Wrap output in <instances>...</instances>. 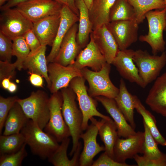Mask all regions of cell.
Here are the masks:
<instances>
[{
	"label": "cell",
	"instance_id": "cell-10",
	"mask_svg": "<svg viewBox=\"0 0 166 166\" xmlns=\"http://www.w3.org/2000/svg\"><path fill=\"white\" fill-rule=\"evenodd\" d=\"M62 5L54 0H29L15 8L33 23L60 13Z\"/></svg>",
	"mask_w": 166,
	"mask_h": 166
},
{
	"label": "cell",
	"instance_id": "cell-23",
	"mask_svg": "<svg viewBox=\"0 0 166 166\" xmlns=\"http://www.w3.org/2000/svg\"><path fill=\"white\" fill-rule=\"evenodd\" d=\"M46 46L41 45L36 50L30 51L23 63L22 69L27 70L28 73L41 75L45 79L49 89L51 83L49 77L48 62L45 56Z\"/></svg>",
	"mask_w": 166,
	"mask_h": 166
},
{
	"label": "cell",
	"instance_id": "cell-20",
	"mask_svg": "<svg viewBox=\"0 0 166 166\" xmlns=\"http://www.w3.org/2000/svg\"><path fill=\"white\" fill-rule=\"evenodd\" d=\"M95 98L101 104L113 119L119 137L126 138L136 133L135 129L127 121L114 99L103 96H97Z\"/></svg>",
	"mask_w": 166,
	"mask_h": 166
},
{
	"label": "cell",
	"instance_id": "cell-35",
	"mask_svg": "<svg viewBox=\"0 0 166 166\" xmlns=\"http://www.w3.org/2000/svg\"><path fill=\"white\" fill-rule=\"evenodd\" d=\"M144 131V139L142 154L146 158L150 159L160 157L163 152L159 149L158 144L151 134L145 123L143 121Z\"/></svg>",
	"mask_w": 166,
	"mask_h": 166
},
{
	"label": "cell",
	"instance_id": "cell-46",
	"mask_svg": "<svg viewBox=\"0 0 166 166\" xmlns=\"http://www.w3.org/2000/svg\"><path fill=\"white\" fill-rule=\"evenodd\" d=\"M10 77L5 78L0 82L1 86L5 89L7 90L11 82Z\"/></svg>",
	"mask_w": 166,
	"mask_h": 166
},
{
	"label": "cell",
	"instance_id": "cell-26",
	"mask_svg": "<svg viewBox=\"0 0 166 166\" xmlns=\"http://www.w3.org/2000/svg\"><path fill=\"white\" fill-rule=\"evenodd\" d=\"M116 0H93L91 9L89 10L93 31L109 22L110 9Z\"/></svg>",
	"mask_w": 166,
	"mask_h": 166
},
{
	"label": "cell",
	"instance_id": "cell-5",
	"mask_svg": "<svg viewBox=\"0 0 166 166\" xmlns=\"http://www.w3.org/2000/svg\"><path fill=\"white\" fill-rule=\"evenodd\" d=\"M165 8L151 10L145 14L148 24V31L147 34L139 37L141 42L148 43L151 47L153 54L164 51L165 42L163 38V31L166 25Z\"/></svg>",
	"mask_w": 166,
	"mask_h": 166
},
{
	"label": "cell",
	"instance_id": "cell-51",
	"mask_svg": "<svg viewBox=\"0 0 166 166\" xmlns=\"http://www.w3.org/2000/svg\"><path fill=\"white\" fill-rule=\"evenodd\" d=\"M164 31H166V25L165 28V30H164Z\"/></svg>",
	"mask_w": 166,
	"mask_h": 166
},
{
	"label": "cell",
	"instance_id": "cell-21",
	"mask_svg": "<svg viewBox=\"0 0 166 166\" xmlns=\"http://www.w3.org/2000/svg\"><path fill=\"white\" fill-rule=\"evenodd\" d=\"M145 103L152 111L166 117V72L155 80Z\"/></svg>",
	"mask_w": 166,
	"mask_h": 166
},
{
	"label": "cell",
	"instance_id": "cell-14",
	"mask_svg": "<svg viewBox=\"0 0 166 166\" xmlns=\"http://www.w3.org/2000/svg\"><path fill=\"white\" fill-rule=\"evenodd\" d=\"M144 139V132L140 131L124 139L119 137L114 147V160L125 163L127 159L133 158L138 153L142 154Z\"/></svg>",
	"mask_w": 166,
	"mask_h": 166
},
{
	"label": "cell",
	"instance_id": "cell-31",
	"mask_svg": "<svg viewBox=\"0 0 166 166\" xmlns=\"http://www.w3.org/2000/svg\"><path fill=\"white\" fill-rule=\"evenodd\" d=\"M133 7L135 19L139 24L145 18L146 14L152 10H161L165 8L163 0H127Z\"/></svg>",
	"mask_w": 166,
	"mask_h": 166
},
{
	"label": "cell",
	"instance_id": "cell-47",
	"mask_svg": "<svg viewBox=\"0 0 166 166\" xmlns=\"http://www.w3.org/2000/svg\"><path fill=\"white\" fill-rule=\"evenodd\" d=\"M17 89V85L15 83L11 82L7 90L9 92L13 93L16 91Z\"/></svg>",
	"mask_w": 166,
	"mask_h": 166
},
{
	"label": "cell",
	"instance_id": "cell-28",
	"mask_svg": "<svg viewBox=\"0 0 166 166\" xmlns=\"http://www.w3.org/2000/svg\"><path fill=\"white\" fill-rule=\"evenodd\" d=\"M30 119L27 117L20 104L15 103L6 118L3 135L20 133Z\"/></svg>",
	"mask_w": 166,
	"mask_h": 166
},
{
	"label": "cell",
	"instance_id": "cell-50",
	"mask_svg": "<svg viewBox=\"0 0 166 166\" xmlns=\"http://www.w3.org/2000/svg\"><path fill=\"white\" fill-rule=\"evenodd\" d=\"M163 1H164L165 4V8H166V0H163Z\"/></svg>",
	"mask_w": 166,
	"mask_h": 166
},
{
	"label": "cell",
	"instance_id": "cell-12",
	"mask_svg": "<svg viewBox=\"0 0 166 166\" xmlns=\"http://www.w3.org/2000/svg\"><path fill=\"white\" fill-rule=\"evenodd\" d=\"M138 25L135 19L110 22L106 24L120 50L127 49L137 41Z\"/></svg>",
	"mask_w": 166,
	"mask_h": 166
},
{
	"label": "cell",
	"instance_id": "cell-43",
	"mask_svg": "<svg viewBox=\"0 0 166 166\" xmlns=\"http://www.w3.org/2000/svg\"><path fill=\"white\" fill-rule=\"evenodd\" d=\"M30 75L29 81L33 86L40 87H43V77L41 75L34 73H29Z\"/></svg>",
	"mask_w": 166,
	"mask_h": 166
},
{
	"label": "cell",
	"instance_id": "cell-41",
	"mask_svg": "<svg viewBox=\"0 0 166 166\" xmlns=\"http://www.w3.org/2000/svg\"><path fill=\"white\" fill-rule=\"evenodd\" d=\"M17 69L14 63L7 61H0V82L4 79L10 77L14 78Z\"/></svg>",
	"mask_w": 166,
	"mask_h": 166
},
{
	"label": "cell",
	"instance_id": "cell-16",
	"mask_svg": "<svg viewBox=\"0 0 166 166\" xmlns=\"http://www.w3.org/2000/svg\"><path fill=\"white\" fill-rule=\"evenodd\" d=\"M90 38L89 42L80 51L73 64L79 69L88 67L92 70L97 71L107 62L90 34Z\"/></svg>",
	"mask_w": 166,
	"mask_h": 166
},
{
	"label": "cell",
	"instance_id": "cell-13",
	"mask_svg": "<svg viewBox=\"0 0 166 166\" xmlns=\"http://www.w3.org/2000/svg\"><path fill=\"white\" fill-rule=\"evenodd\" d=\"M48 71L51 83L49 89L52 93L68 87L74 77H82L80 69L73 64L65 66L55 62H50L48 65Z\"/></svg>",
	"mask_w": 166,
	"mask_h": 166
},
{
	"label": "cell",
	"instance_id": "cell-27",
	"mask_svg": "<svg viewBox=\"0 0 166 166\" xmlns=\"http://www.w3.org/2000/svg\"><path fill=\"white\" fill-rule=\"evenodd\" d=\"M70 139L68 137L63 140L56 150L48 159L49 162L55 166H79V159L82 145L80 142L78 147L69 160L67 155V151Z\"/></svg>",
	"mask_w": 166,
	"mask_h": 166
},
{
	"label": "cell",
	"instance_id": "cell-25",
	"mask_svg": "<svg viewBox=\"0 0 166 166\" xmlns=\"http://www.w3.org/2000/svg\"><path fill=\"white\" fill-rule=\"evenodd\" d=\"M114 99L127 121L135 129L136 125L134 119L135 105L134 95L129 92L123 78L120 80L119 93Z\"/></svg>",
	"mask_w": 166,
	"mask_h": 166
},
{
	"label": "cell",
	"instance_id": "cell-3",
	"mask_svg": "<svg viewBox=\"0 0 166 166\" xmlns=\"http://www.w3.org/2000/svg\"><path fill=\"white\" fill-rule=\"evenodd\" d=\"M111 64L106 62L100 70H91L87 67L80 69L82 76L88 82V93L91 97L103 96L114 99L119 92V88L111 81L109 77Z\"/></svg>",
	"mask_w": 166,
	"mask_h": 166
},
{
	"label": "cell",
	"instance_id": "cell-8",
	"mask_svg": "<svg viewBox=\"0 0 166 166\" xmlns=\"http://www.w3.org/2000/svg\"><path fill=\"white\" fill-rule=\"evenodd\" d=\"M63 100L61 92L52 93L49 99V117L45 131L54 137L58 142L71 136L62 112Z\"/></svg>",
	"mask_w": 166,
	"mask_h": 166
},
{
	"label": "cell",
	"instance_id": "cell-30",
	"mask_svg": "<svg viewBox=\"0 0 166 166\" xmlns=\"http://www.w3.org/2000/svg\"><path fill=\"white\" fill-rule=\"evenodd\" d=\"M135 109L143 118L151 134L158 144L166 146V140L159 132L156 124L155 117L147 110L142 103L138 97L134 95Z\"/></svg>",
	"mask_w": 166,
	"mask_h": 166
},
{
	"label": "cell",
	"instance_id": "cell-37",
	"mask_svg": "<svg viewBox=\"0 0 166 166\" xmlns=\"http://www.w3.org/2000/svg\"><path fill=\"white\" fill-rule=\"evenodd\" d=\"M17 96L5 98L0 96V133L2 134L6 118L12 107L19 99Z\"/></svg>",
	"mask_w": 166,
	"mask_h": 166
},
{
	"label": "cell",
	"instance_id": "cell-4",
	"mask_svg": "<svg viewBox=\"0 0 166 166\" xmlns=\"http://www.w3.org/2000/svg\"><path fill=\"white\" fill-rule=\"evenodd\" d=\"M49 99L45 92L38 90L32 92L27 98H19L17 102L27 117L43 130L49 119Z\"/></svg>",
	"mask_w": 166,
	"mask_h": 166
},
{
	"label": "cell",
	"instance_id": "cell-2",
	"mask_svg": "<svg viewBox=\"0 0 166 166\" xmlns=\"http://www.w3.org/2000/svg\"><path fill=\"white\" fill-rule=\"evenodd\" d=\"M61 92L63 100L62 113L72 138V147L69 153L72 156L78 147L82 133L83 115L76 101V95L72 89L68 86L61 89Z\"/></svg>",
	"mask_w": 166,
	"mask_h": 166
},
{
	"label": "cell",
	"instance_id": "cell-45",
	"mask_svg": "<svg viewBox=\"0 0 166 166\" xmlns=\"http://www.w3.org/2000/svg\"><path fill=\"white\" fill-rule=\"evenodd\" d=\"M29 0H9L5 4L0 7L1 11L16 7L18 5Z\"/></svg>",
	"mask_w": 166,
	"mask_h": 166
},
{
	"label": "cell",
	"instance_id": "cell-32",
	"mask_svg": "<svg viewBox=\"0 0 166 166\" xmlns=\"http://www.w3.org/2000/svg\"><path fill=\"white\" fill-rule=\"evenodd\" d=\"M109 19V22L135 19V14L127 0H116L110 9Z\"/></svg>",
	"mask_w": 166,
	"mask_h": 166
},
{
	"label": "cell",
	"instance_id": "cell-38",
	"mask_svg": "<svg viewBox=\"0 0 166 166\" xmlns=\"http://www.w3.org/2000/svg\"><path fill=\"white\" fill-rule=\"evenodd\" d=\"M12 56V40L0 32V60L11 62Z\"/></svg>",
	"mask_w": 166,
	"mask_h": 166
},
{
	"label": "cell",
	"instance_id": "cell-29",
	"mask_svg": "<svg viewBox=\"0 0 166 166\" xmlns=\"http://www.w3.org/2000/svg\"><path fill=\"white\" fill-rule=\"evenodd\" d=\"M98 131L101 139L103 142L105 152L114 160L113 149L114 145L119 137L117 128L113 120L102 118Z\"/></svg>",
	"mask_w": 166,
	"mask_h": 166
},
{
	"label": "cell",
	"instance_id": "cell-36",
	"mask_svg": "<svg viewBox=\"0 0 166 166\" xmlns=\"http://www.w3.org/2000/svg\"><path fill=\"white\" fill-rule=\"evenodd\" d=\"M24 144L21 149L16 152L9 154H1L0 166H20L28 154Z\"/></svg>",
	"mask_w": 166,
	"mask_h": 166
},
{
	"label": "cell",
	"instance_id": "cell-39",
	"mask_svg": "<svg viewBox=\"0 0 166 166\" xmlns=\"http://www.w3.org/2000/svg\"><path fill=\"white\" fill-rule=\"evenodd\" d=\"M133 158L138 166H166V154L163 153L156 159H148L138 154Z\"/></svg>",
	"mask_w": 166,
	"mask_h": 166
},
{
	"label": "cell",
	"instance_id": "cell-6",
	"mask_svg": "<svg viewBox=\"0 0 166 166\" xmlns=\"http://www.w3.org/2000/svg\"><path fill=\"white\" fill-rule=\"evenodd\" d=\"M162 53L159 56L140 49L134 51L133 61L145 86L155 80L166 65V52Z\"/></svg>",
	"mask_w": 166,
	"mask_h": 166
},
{
	"label": "cell",
	"instance_id": "cell-34",
	"mask_svg": "<svg viewBox=\"0 0 166 166\" xmlns=\"http://www.w3.org/2000/svg\"><path fill=\"white\" fill-rule=\"evenodd\" d=\"M12 41L13 56L17 58L14 63L16 69L20 71L22 69L23 63L30 50L23 36L16 37Z\"/></svg>",
	"mask_w": 166,
	"mask_h": 166
},
{
	"label": "cell",
	"instance_id": "cell-7",
	"mask_svg": "<svg viewBox=\"0 0 166 166\" xmlns=\"http://www.w3.org/2000/svg\"><path fill=\"white\" fill-rule=\"evenodd\" d=\"M86 80L82 77H77L73 78L70 82L69 87L75 93L78 101L79 108L83 115L82 128L85 130L89 126V120L96 116L105 119L110 118L99 112L97 109V102L96 100L88 93L85 85Z\"/></svg>",
	"mask_w": 166,
	"mask_h": 166
},
{
	"label": "cell",
	"instance_id": "cell-33",
	"mask_svg": "<svg viewBox=\"0 0 166 166\" xmlns=\"http://www.w3.org/2000/svg\"><path fill=\"white\" fill-rule=\"evenodd\" d=\"M25 143L24 136L21 132L0 136V154H9L19 150Z\"/></svg>",
	"mask_w": 166,
	"mask_h": 166
},
{
	"label": "cell",
	"instance_id": "cell-40",
	"mask_svg": "<svg viewBox=\"0 0 166 166\" xmlns=\"http://www.w3.org/2000/svg\"><path fill=\"white\" fill-rule=\"evenodd\" d=\"M126 163H121L116 161L110 157L105 152L102 153L99 158L93 161L92 166H131Z\"/></svg>",
	"mask_w": 166,
	"mask_h": 166
},
{
	"label": "cell",
	"instance_id": "cell-9",
	"mask_svg": "<svg viewBox=\"0 0 166 166\" xmlns=\"http://www.w3.org/2000/svg\"><path fill=\"white\" fill-rule=\"evenodd\" d=\"M1 11L0 32L12 40L32 29L33 23L15 8Z\"/></svg>",
	"mask_w": 166,
	"mask_h": 166
},
{
	"label": "cell",
	"instance_id": "cell-1",
	"mask_svg": "<svg viewBox=\"0 0 166 166\" xmlns=\"http://www.w3.org/2000/svg\"><path fill=\"white\" fill-rule=\"evenodd\" d=\"M20 132L33 154L42 160L48 159L60 145L54 137L43 131L30 119Z\"/></svg>",
	"mask_w": 166,
	"mask_h": 166
},
{
	"label": "cell",
	"instance_id": "cell-24",
	"mask_svg": "<svg viewBox=\"0 0 166 166\" xmlns=\"http://www.w3.org/2000/svg\"><path fill=\"white\" fill-rule=\"evenodd\" d=\"M76 4L79 12L76 39L79 47L82 50L89 42L93 27L89 18V9L85 2L83 0H76Z\"/></svg>",
	"mask_w": 166,
	"mask_h": 166
},
{
	"label": "cell",
	"instance_id": "cell-19",
	"mask_svg": "<svg viewBox=\"0 0 166 166\" xmlns=\"http://www.w3.org/2000/svg\"><path fill=\"white\" fill-rule=\"evenodd\" d=\"M106 62L111 64L120 50L113 36L104 24L93 30L90 34Z\"/></svg>",
	"mask_w": 166,
	"mask_h": 166
},
{
	"label": "cell",
	"instance_id": "cell-15",
	"mask_svg": "<svg viewBox=\"0 0 166 166\" xmlns=\"http://www.w3.org/2000/svg\"><path fill=\"white\" fill-rule=\"evenodd\" d=\"M134 51L126 49L119 50L112 64L120 75L130 82L135 83L142 88L145 86L133 60Z\"/></svg>",
	"mask_w": 166,
	"mask_h": 166
},
{
	"label": "cell",
	"instance_id": "cell-44",
	"mask_svg": "<svg viewBox=\"0 0 166 166\" xmlns=\"http://www.w3.org/2000/svg\"><path fill=\"white\" fill-rule=\"evenodd\" d=\"M62 5L68 7L74 13L79 16V11L76 4V0H54Z\"/></svg>",
	"mask_w": 166,
	"mask_h": 166
},
{
	"label": "cell",
	"instance_id": "cell-42",
	"mask_svg": "<svg viewBox=\"0 0 166 166\" xmlns=\"http://www.w3.org/2000/svg\"><path fill=\"white\" fill-rule=\"evenodd\" d=\"M30 51H34L41 45V43L32 29L27 30L23 36Z\"/></svg>",
	"mask_w": 166,
	"mask_h": 166
},
{
	"label": "cell",
	"instance_id": "cell-11",
	"mask_svg": "<svg viewBox=\"0 0 166 166\" xmlns=\"http://www.w3.org/2000/svg\"><path fill=\"white\" fill-rule=\"evenodd\" d=\"M91 124L89 125L80 138L82 139L84 145L79 159L80 166H91L94 157L101 152L105 151V147L100 146L97 142V137L101 121H98L93 117L90 120Z\"/></svg>",
	"mask_w": 166,
	"mask_h": 166
},
{
	"label": "cell",
	"instance_id": "cell-22",
	"mask_svg": "<svg viewBox=\"0 0 166 166\" xmlns=\"http://www.w3.org/2000/svg\"><path fill=\"white\" fill-rule=\"evenodd\" d=\"M61 19L60 14L50 16L33 23L32 29L41 45L52 46Z\"/></svg>",
	"mask_w": 166,
	"mask_h": 166
},
{
	"label": "cell",
	"instance_id": "cell-17",
	"mask_svg": "<svg viewBox=\"0 0 166 166\" xmlns=\"http://www.w3.org/2000/svg\"><path fill=\"white\" fill-rule=\"evenodd\" d=\"M78 29L77 23L69 29L61 43L58 53L53 62L64 66L73 64L81 50L77 41Z\"/></svg>",
	"mask_w": 166,
	"mask_h": 166
},
{
	"label": "cell",
	"instance_id": "cell-48",
	"mask_svg": "<svg viewBox=\"0 0 166 166\" xmlns=\"http://www.w3.org/2000/svg\"><path fill=\"white\" fill-rule=\"evenodd\" d=\"M87 6L89 10H90L92 5L93 0H83Z\"/></svg>",
	"mask_w": 166,
	"mask_h": 166
},
{
	"label": "cell",
	"instance_id": "cell-18",
	"mask_svg": "<svg viewBox=\"0 0 166 166\" xmlns=\"http://www.w3.org/2000/svg\"><path fill=\"white\" fill-rule=\"evenodd\" d=\"M61 19L56 37L51 50L46 57L47 62L54 61L59 52L62 40L71 27L79 21V16L66 6L62 5Z\"/></svg>",
	"mask_w": 166,
	"mask_h": 166
},
{
	"label": "cell",
	"instance_id": "cell-49",
	"mask_svg": "<svg viewBox=\"0 0 166 166\" xmlns=\"http://www.w3.org/2000/svg\"><path fill=\"white\" fill-rule=\"evenodd\" d=\"M9 0H0V7L3 5Z\"/></svg>",
	"mask_w": 166,
	"mask_h": 166
}]
</instances>
